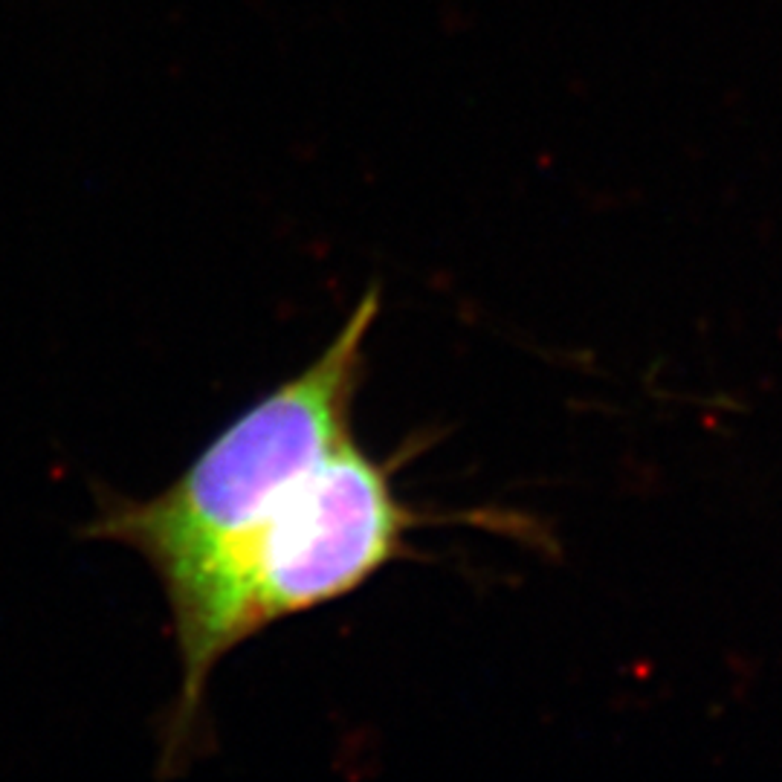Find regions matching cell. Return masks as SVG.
I'll use <instances>...</instances> for the list:
<instances>
[{
  "label": "cell",
  "mask_w": 782,
  "mask_h": 782,
  "mask_svg": "<svg viewBox=\"0 0 782 782\" xmlns=\"http://www.w3.org/2000/svg\"><path fill=\"white\" fill-rule=\"evenodd\" d=\"M420 513L397 496L391 464L351 435L284 484L246 528L162 585L180 652V693L162 762L183 765L203 724L215 667L267 626L348 597L409 551Z\"/></svg>",
  "instance_id": "6da1fadb"
},
{
  "label": "cell",
  "mask_w": 782,
  "mask_h": 782,
  "mask_svg": "<svg viewBox=\"0 0 782 782\" xmlns=\"http://www.w3.org/2000/svg\"><path fill=\"white\" fill-rule=\"evenodd\" d=\"M377 317L380 293L368 290L305 372L241 411L157 496L102 501L87 537L131 547L160 583L235 537L284 484L354 435Z\"/></svg>",
  "instance_id": "7a4b0ae2"
}]
</instances>
